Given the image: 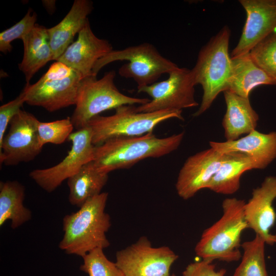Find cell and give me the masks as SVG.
I'll list each match as a JSON object with an SVG mask.
<instances>
[{
	"label": "cell",
	"instance_id": "19",
	"mask_svg": "<svg viewBox=\"0 0 276 276\" xmlns=\"http://www.w3.org/2000/svg\"><path fill=\"white\" fill-rule=\"evenodd\" d=\"M223 94L226 110L222 126L226 141L236 140L256 130L259 116L252 108L249 99L227 90Z\"/></svg>",
	"mask_w": 276,
	"mask_h": 276
},
{
	"label": "cell",
	"instance_id": "13",
	"mask_svg": "<svg viewBox=\"0 0 276 276\" xmlns=\"http://www.w3.org/2000/svg\"><path fill=\"white\" fill-rule=\"evenodd\" d=\"M232 155L223 154L210 147L188 157L178 173L175 185L178 196L184 200L207 189L222 164Z\"/></svg>",
	"mask_w": 276,
	"mask_h": 276
},
{
	"label": "cell",
	"instance_id": "28",
	"mask_svg": "<svg viewBox=\"0 0 276 276\" xmlns=\"http://www.w3.org/2000/svg\"><path fill=\"white\" fill-rule=\"evenodd\" d=\"M74 127L71 117L49 122L39 121L37 132L40 146L47 143L59 145L68 139Z\"/></svg>",
	"mask_w": 276,
	"mask_h": 276
},
{
	"label": "cell",
	"instance_id": "31",
	"mask_svg": "<svg viewBox=\"0 0 276 276\" xmlns=\"http://www.w3.org/2000/svg\"><path fill=\"white\" fill-rule=\"evenodd\" d=\"M226 270H215L212 261L202 259L189 264L182 272L183 276H225Z\"/></svg>",
	"mask_w": 276,
	"mask_h": 276
},
{
	"label": "cell",
	"instance_id": "23",
	"mask_svg": "<svg viewBox=\"0 0 276 276\" xmlns=\"http://www.w3.org/2000/svg\"><path fill=\"white\" fill-rule=\"evenodd\" d=\"M25 188L17 181L0 183V226L8 220L15 229L31 219V211L24 205Z\"/></svg>",
	"mask_w": 276,
	"mask_h": 276
},
{
	"label": "cell",
	"instance_id": "15",
	"mask_svg": "<svg viewBox=\"0 0 276 276\" xmlns=\"http://www.w3.org/2000/svg\"><path fill=\"white\" fill-rule=\"evenodd\" d=\"M276 198V176L266 177L261 185L252 190L251 197L244 206L248 228L261 237L265 243L276 244V233L270 230L276 220L273 202Z\"/></svg>",
	"mask_w": 276,
	"mask_h": 276
},
{
	"label": "cell",
	"instance_id": "20",
	"mask_svg": "<svg viewBox=\"0 0 276 276\" xmlns=\"http://www.w3.org/2000/svg\"><path fill=\"white\" fill-rule=\"evenodd\" d=\"M231 59V70L225 91L249 98L252 90L259 85H276V80L260 67L249 53Z\"/></svg>",
	"mask_w": 276,
	"mask_h": 276
},
{
	"label": "cell",
	"instance_id": "5",
	"mask_svg": "<svg viewBox=\"0 0 276 276\" xmlns=\"http://www.w3.org/2000/svg\"><path fill=\"white\" fill-rule=\"evenodd\" d=\"M115 71H111L99 79L94 75L82 79L75 109L71 117L77 130L86 127L92 118L104 111L123 105H141L150 101L148 98L132 97L121 93L115 85Z\"/></svg>",
	"mask_w": 276,
	"mask_h": 276
},
{
	"label": "cell",
	"instance_id": "30",
	"mask_svg": "<svg viewBox=\"0 0 276 276\" xmlns=\"http://www.w3.org/2000/svg\"><path fill=\"white\" fill-rule=\"evenodd\" d=\"M25 103L24 95L21 93L15 99L0 107V143L5 135L8 125Z\"/></svg>",
	"mask_w": 276,
	"mask_h": 276
},
{
	"label": "cell",
	"instance_id": "18",
	"mask_svg": "<svg viewBox=\"0 0 276 276\" xmlns=\"http://www.w3.org/2000/svg\"><path fill=\"white\" fill-rule=\"evenodd\" d=\"M93 9V2L75 0L69 12L56 26L47 29L49 43L56 60L73 42L74 37L88 21V15Z\"/></svg>",
	"mask_w": 276,
	"mask_h": 276
},
{
	"label": "cell",
	"instance_id": "8",
	"mask_svg": "<svg viewBox=\"0 0 276 276\" xmlns=\"http://www.w3.org/2000/svg\"><path fill=\"white\" fill-rule=\"evenodd\" d=\"M119 60H127L119 70V75L133 79L137 89L156 82L164 74H169L178 66L163 57L152 44L145 42L120 50H112L100 59L93 69L97 75L99 71L107 64Z\"/></svg>",
	"mask_w": 276,
	"mask_h": 276
},
{
	"label": "cell",
	"instance_id": "29",
	"mask_svg": "<svg viewBox=\"0 0 276 276\" xmlns=\"http://www.w3.org/2000/svg\"><path fill=\"white\" fill-rule=\"evenodd\" d=\"M37 14L29 9L24 17L10 28L0 33V51L4 54L10 52L11 42L17 39L21 40L35 27Z\"/></svg>",
	"mask_w": 276,
	"mask_h": 276
},
{
	"label": "cell",
	"instance_id": "10",
	"mask_svg": "<svg viewBox=\"0 0 276 276\" xmlns=\"http://www.w3.org/2000/svg\"><path fill=\"white\" fill-rule=\"evenodd\" d=\"M178 256L166 246L153 247L145 236L118 251L117 265L125 276H170V270Z\"/></svg>",
	"mask_w": 276,
	"mask_h": 276
},
{
	"label": "cell",
	"instance_id": "4",
	"mask_svg": "<svg viewBox=\"0 0 276 276\" xmlns=\"http://www.w3.org/2000/svg\"><path fill=\"white\" fill-rule=\"evenodd\" d=\"M231 32L225 26L200 50L194 67L191 70L195 85L203 89L201 104L193 114L197 117L208 110L219 94L225 91L232 59L228 53Z\"/></svg>",
	"mask_w": 276,
	"mask_h": 276
},
{
	"label": "cell",
	"instance_id": "17",
	"mask_svg": "<svg viewBox=\"0 0 276 276\" xmlns=\"http://www.w3.org/2000/svg\"><path fill=\"white\" fill-rule=\"evenodd\" d=\"M210 147L223 153H239L249 156L256 169L265 168L276 158V132L263 133L255 130L232 141H210Z\"/></svg>",
	"mask_w": 276,
	"mask_h": 276
},
{
	"label": "cell",
	"instance_id": "7",
	"mask_svg": "<svg viewBox=\"0 0 276 276\" xmlns=\"http://www.w3.org/2000/svg\"><path fill=\"white\" fill-rule=\"evenodd\" d=\"M83 78L78 71L56 61L36 83L26 84L21 93L25 103L53 112L75 105Z\"/></svg>",
	"mask_w": 276,
	"mask_h": 276
},
{
	"label": "cell",
	"instance_id": "1",
	"mask_svg": "<svg viewBox=\"0 0 276 276\" xmlns=\"http://www.w3.org/2000/svg\"><path fill=\"white\" fill-rule=\"evenodd\" d=\"M108 196V193L102 192L87 200L78 211L64 217L60 249L82 257L110 245L106 234L111 226L110 217L105 211Z\"/></svg>",
	"mask_w": 276,
	"mask_h": 276
},
{
	"label": "cell",
	"instance_id": "22",
	"mask_svg": "<svg viewBox=\"0 0 276 276\" xmlns=\"http://www.w3.org/2000/svg\"><path fill=\"white\" fill-rule=\"evenodd\" d=\"M108 179V174L99 171L93 161L85 164L67 179L70 203L80 208L89 199L102 193Z\"/></svg>",
	"mask_w": 276,
	"mask_h": 276
},
{
	"label": "cell",
	"instance_id": "16",
	"mask_svg": "<svg viewBox=\"0 0 276 276\" xmlns=\"http://www.w3.org/2000/svg\"><path fill=\"white\" fill-rule=\"evenodd\" d=\"M78 34L77 40L70 45L57 61L85 77L94 75L93 69L97 62L112 51L113 48L108 40L95 35L89 21Z\"/></svg>",
	"mask_w": 276,
	"mask_h": 276
},
{
	"label": "cell",
	"instance_id": "32",
	"mask_svg": "<svg viewBox=\"0 0 276 276\" xmlns=\"http://www.w3.org/2000/svg\"><path fill=\"white\" fill-rule=\"evenodd\" d=\"M170 276H176L175 274H172V275H170Z\"/></svg>",
	"mask_w": 276,
	"mask_h": 276
},
{
	"label": "cell",
	"instance_id": "24",
	"mask_svg": "<svg viewBox=\"0 0 276 276\" xmlns=\"http://www.w3.org/2000/svg\"><path fill=\"white\" fill-rule=\"evenodd\" d=\"M252 169H256L255 165L249 156L233 153L222 164L207 189L218 194H233L240 188L242 174Z\"/></svg>",
	"mask_w": 276,
	"mask_h": 276
},
{
	"label": "cell",
	"instance_id": "25",
	"mask_svg": "<svg viewBox=\"0 0 276 276\" xmlns=\"http://www.w3.org/2000/svg\"><path fill=\"white\" fill-rule=\"evenodd\" d=\"M263 239L258 235L241 244L243 254L241 262L233 276H268Z\"/></svg>",
	"mask_w": 276,
	"mask_h": 276
},
{
	"label": "cell",
	"instance_id": "2",
	"mask_svg": "<svg viewBox=\"0 0 276 276\" xmlns=\"http://www.w3.org/2000/svg\"><path fill=\"white\" fill-rule=\"evenodd\" d=\"M184 134L181 132L159 138L151 132L141 136L111 139L95 146L93 162L99 171L107 174L128 168L141 160L159 157L176 150Z\"/></svg>",
	"mask_w": 276,
	"mask_h": 276
},
{
	"label": "cell",
	"instance_id": "14",
	"mask_svg": "<svg viewBox=\"0 0 276 276\" xmlns=\"http://www.w3.org/2000/svg\"><path fill=\"white\" fill-rule=\"evenodd\" d=\"M246 20L231 58L249 53L259 42L276 30V0H241Z\"/></svg>",
	"mask_w": 276,
	"mask_h": 276
},
{
	"label": "cell",
	"instance_id": "11",
	"mask_svg": "<svg viewBox=\"0 0 276 276\" xmlns=\"http://www.w3.org/2000/svg\"><path fill=\"white\" fill-rule=\"evenodd\" d=\"M68 139L72 142V147L62 161L50 168L34 170L29 174L30 177L47 192L54 191L83 165L94 160L95 146L92 143L91 132L87 126L72 133Z\"/></svg>",
	"mask_w": 276,
	"mask_h": 276
},
{
	"label": "cell",
	"instance_id": "12",
	"mask_svg": "<svg viewBox=\"0 0 276 276\" xmlns=\"http://www.w3.org/2000/svg\"><path fill=\"white\" fill-rule=\"evenodd\" d=\"M39 120L32 113L20 109L9 123L8 132L0 143V163L16 166L27 163L41 152L37 126Z\"/></svg>",
	"mask_w": 276,
	"mask_h": 276
},
{
	"label": "cell",
	"instance_id": "27",
	"mask_svg": "<svg viewBox=\"0 0 276 276\" xmlns=\"http://www.w3.org/2000/svg\"><path fill=\"white\" fill-rule=\"evenodd\" d=\"M249 54L260 67L276 80V30L256 44Z\"/></svg>",
	"mask_w": 276,
	"mask_h": 276
},
{
	"label": "cell",
	"instance_id": "3",
	"mask_svg": "<svg viewBox=\"0 0 276 276\" xmlns=\"http://www.w3.org/2000/svg\"><path fill=\"white\" fill-rule=\"evenodd\" d=\"M244 200L227 198L222 202V215L205 229L195 247L197 256L202 259L227 262L237 261L242 254L241 238L248 228L244 213Z\"/></svg>",
	"mask_w": 276,
	"mask_h": 276
},
{
	"label": "cell",
	"instance_id": "26",
	"mask_svg": "<svg viewBox=\"0 0 276 276\" xmlns=\"http://www.w3.org/2000/svg\"><path fill=\"white\" fill-rule=\"evenodd\" d=\"M80 270L88 276H125L115 262L107 259L102 248H96L82 257Z\"/></svg>",
	"mask_w": 276,
	"mask_h": 276
},
{
	"label": "cell",
	"instance_id": "6",
	"mask_svg": "<svg viewBox=\"0 0 276 276\" xmlns=\"http://www.w3.org/2000/svg\"><path fill=\"white\" fill-rule=\"evenodd\" d=\"M134 105H123L115 109L113 114L97 116L87 126L90 128L92 143L97 146L115 137L137 136L153 132L160 123L177 118L183 120L181 110H164L140 112Z\"/></svg>",
	"mask_w": 276,
	"mask_h": 276
},
{
	"label": "cell",
	"instance_id": "9",
	"mask_svg": "<svg viewBox=\"0 0 276 276\" xmlns=\"http://www.w3.org/2000/svg\"><path fill=\"white\" fill-rule=\"evenodd\" d=\"M168 75V78L164 81L137 89L138 93H146L152 99L148 103L135 107L136 111H182L198 105L194 97L195 85L191 70L178 67Z\"/></svg>",
	"mask_w": 276,
	"mask_h": 276
},
{
	"label": "cell",
	"instance_id": "21",
	"mask_svg": "<svg viewBox=\"0 0 276 276\" xmlns=\"http://www.w3.org/2000/svg\"><path fill=\"white\" fill-rule=\"evenodd\" d=\"M22 41L24 52L18 68L25 76L26 84H29L34 75L49 61L53 60V54L47 29L44 26L36 24Z\"/></svg>",
	"mask_w": 276,
	"mask_h": 276
}]
</instances>
